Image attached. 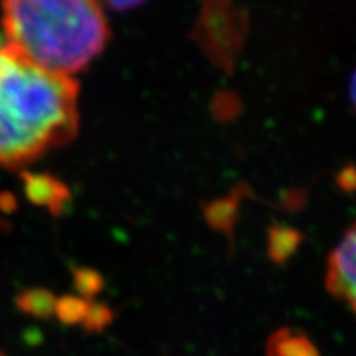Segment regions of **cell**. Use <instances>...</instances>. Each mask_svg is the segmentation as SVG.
<instances>
[{"mask_svg":"<svg viewBox=\"0 0 356 356\" xmlns=\"http://www.w3.org/2000/svg\"><path fill=\"white\" fill-rule=\"evenodd\" d=\"M350 95H351V101H353V106L356 109V70L351 76V83H350Z\"/></svg>","mask_w":356,"mask_h":356,"instance_id":"5b68a950","label":"cell"},{"mask_svg":"<svg viewBox=\"0 0 356 356\" xmlns=\"http://www.w3.org/2000/svg\"><path fill=\"white\" fill-rule=\"evenodd\" d=\"M2 26L22 56L65 76L86 68L109 40L99 0H3Z\"/></svg>","mask_w":356,"mask_h":356,"instance_id":"7a4b0ae2","label":"cell"},{"mask_svg":"<svg viewBox=\"0 0 356 356\" xmlns=\"http://www.w3.org/2000/svg\"><path fill=\"white\" fill-rule=\"evenodd\" d=\"M79 86L0 44V165H29L74 139Z\"/></svg>","mask_w":356,"mask_h":356,"instance_id":"6da1fadb","label":"cell"},{"mask_svg":"<svg viewBox=\"0 0 356 356\" xmlns=\"http://www.w3.org/2000/svg\"><path fill=\"white\" fill-rule=\"evenodd\" d=\"M325 286L356 315V222L345 231L328 256Z\"/></svg>","mask_w":356,"mask_h":356,"instance_id":"3957f363","label":"cell"},{"mask_svg":"<svg viewBox=\"0 0 356 356\" xmlns=\"http://www.w3.org/2000/svg\"><path fill=\"white\" fill-rule=\"evenodd\" d=\"M0 356H3V355H0Z\"/></svg>","mask_w":356,"mask_h":356,"instance_id":"8992f818","label":"cell"},{"mask_svg":"<svg viewBox=\"0 0 356 356\" xmlns=\"http://www.w3.org/2000/svg\"><path fill=\"white\" fill-rule=\"evenodd\" d=\"M104 2L114 10H131L134 7H139L145 0H104Z\"/></svg>","mask_w":356,"mask_h":356,"instance_id":"277c9868","label":"cell"}]
</instances>
